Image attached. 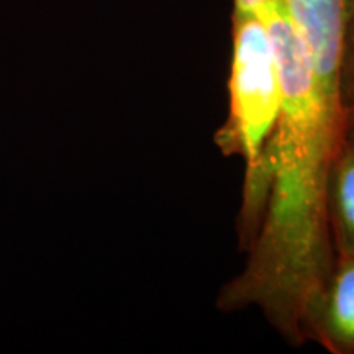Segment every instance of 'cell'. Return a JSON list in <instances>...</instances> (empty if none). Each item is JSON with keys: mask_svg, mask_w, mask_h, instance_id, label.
I'll return each mask as SVG.
<instances>
[{"mask_svg": "<svg viewBox=\"0 0 354 354\" xmlns=\"http://www.w3.org/2000/svg\"><path fill=\"white\" fill-rule=\"evenodd\" d=\"M281 79V113L266 154L268 197L245 269L221 287L223 312L256 307L290 344H302L300 312L335 259L325 210L326 176L344 128L343 102L313 76L282 0L259 12Z\"/></svg>", "mask_w": 354, "mask_h": 354, "instance_id": "1", "label": "cell"}, {"mask_svg": "<svg viewBox=\"0 0 354 354\" xmlns=\"http://www.w3.org/2000/svg\"><path fill=\"white\" fill-rule=\"evenodd\" d=\"M276 53L261 13L233 12V55L228 79V115L214 141L225 156L245 162L240 243L248 250L258 232L268 197L266 154L281 113Z\"/></svg>", "mask_w": 354, "mask_h": 354, "instance_id": "2", "label": "cell"}, {"mask_svg": "<svg viewBox=\"0 0 354 354\" xmlns=\"http://www.w3.org/2000/svg\"><path fill=\"white\" fill-rule=\"evenodd\" d=\"M300 335L331 354H354V256L335 254L328 272L305 299Z\"/></svg>", "mask_w": 354, "mask_h": 354, "instance_id": "3", "label": "cell"}, {"mask_svg": "<svg viewBox=\"0 0 354 354\" xmlns=\"http://www.w3.org/2000/svg\"><path fill=\"white\" fill-rule=\"evenodd\" d=\"M325 210L335 254L354 256V133H344L331 159Z\"/></svg>", "mask_w": 354, "mask_h": 354, "instance_id": "4", "label": "cell"}, {"mask_svg": "<svg viewBox=\"0 0 354 354\" xmlns=\"http://www.w3.org/2000/svg\"><path fill=\"white\" fill-rule=\"evenodd\" d=\"M342 100L346 133H354V0H348L346 35L342 68Z\"/></svg>", "mask_w": 354, "mask_h": 354, "instance_id": "5", "label": "cell"}, {"mask_svg": "<svg viewBox=\"0 0 354 354\" xmlns=\"http://www.w3.org/2000/svg\"><path fill=\"white\" fill-rule=\"evenodd\" d=\"M269 0H234L236 13H259Z\"/></svg>", "mask_w": 354, "mask_h": 354, "instance_id": "6", "label": "cell"}]
</instances>
